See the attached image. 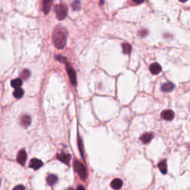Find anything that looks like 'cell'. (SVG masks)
Wrapping results in <instances>:
<instances>
[{
  "label": "cell",
  "instance_id": "6da1fadb",
  "mask_svg": "<svg viewBox=\"0 0 190 190\" xmlns=\"http://www.w3.org/2000/svg\"><path fill=\"white\" fill-rule=\"evenodd\" d=\"M68 38V32L63 27L58 26L53 32V42L54 46L58 49H62L65 46Z\"/></svg>",
  "mask_w": 190,
  "mask_h": 190
},
{
  "label": "cell",
  "instance_id": "7a4b0ae2",
  "mask_svg": "<svg viewBox=\"0 0 190 190\" xmlns=\"http://www.w3.org/2000/svg\"><path fill=\"white\" fill-rule=\"evenodd\" d=\"M54 11L57 15L58 19L60 20H62L65 17L67 16L68 14V7L66 5L64 4H60V5H57L54 8Z\"/></svg>",
  "mask_w": 190,
  "mask_h": 190
},
{
  "label": "cell",
  "instance_id": "3957f363",
  "mask_svg": "<svg viewBox=\"0 0 190 190\" xmlns=\"http://www.w3.org/2000/svg\"><path fill=\"white\" fill-rule=\"evenodd\" d=\"M74 167L76 172L78 174L80 178L82 181L85 180V178H86V170H85V168L83 164L80 162V161H76L74 163Z\"/></svg>",
  "mask_w": 190,
  "mask_h": 190
},
{
  "label": "cell",
  "instance_id": "277c9868",
  "mask_svg": "<svg viewBox=\"0 0 190 190\" xmlns=\"http://www.w3.org/2000/svg\"><path fill=\"white\" fill-rule=\"evenodd\" d=\"M66 71L68 73V75L69 77V79L71 82L72 83L73 85L75 86L77 85V77H76V73L74 70L73 69L72 67L69 65V64H66Z\"/></svg>",
  "mask_w": 190,
  "mask_h": 190
},
{
  "label": "cell",
  "instance_id": "5b68a950",
  "mask_svg": "<svg viewBox=\"0 0 190 190\" xmlns=\"http://www.w3.org/2000/svg\"><path fill=\"white\" fill-rule=\"evenodd\" d=\"M161 118L167 121L172 120L175 118V112L170 109L164 110L161 112Z\"/></svg>",
  "mask_w": 190,
  "mask_h": 190
},
{
  "label": "cell",
  "instance_id": "8992f818",
  "mask_svg": "<svg viewBox=\"0 0 190 190\" xmlns=\"http://www.w3.org/2000/svg\"><path fill=\"white\" fill-rule=\"evenodd\" d=\"M26 160H27L26 151H25L24 149L20 150V151H19V153L17 154V158H16L17 162H18L19 164H21L22 166H23L25 165V162H26Z\"/></svg>",
  "mask_w": 190,
  "mask_h": 190
},
{
  "label": "cell",
  "instance_id": "52a82bcc",
  "mask_svg": "<svg viewBox=\"0 0 190 190\" xmlns=\"http://www.w3.org/2000/svg\"><path fill=\"white\" fill-rule=\"evenodd\" d=\"M149 71L154 75H158L161 73V66L157 62H155V63H152L149 66Z\"/></svg>",
  "mask_w": 190,
  "mask_h": 190
},
{
  "label": "cell",
  "instance_id": "ba28073f",
  "mask_svg": "<svg viewBox=\"0 0 190 190\" xmlns=\"http://www.w3.org/2000/svg\"><path fill=\"white\" fill-rule=\"evenodd\" d=\"M42 162L39 159H37V158H34V159L31 160L30 161L29 166L31 168H34V169H38V168H40L42 166Z\"/></svg>",
  "mask_w": 190,
  "mask_h": 190
},
{
  "label": "cell",
  "instance_id": "9c48e42d",
  "mask_svg": "<svg viewBox=\"0 0 190 190\" xmlns=\"http://www.w3.org/2000/svg\"><path fill=\"white\" fill-rule=\"evenodd\" d=\"M111 188L115 190H119L122 188L123 186V181L120 178H116L114 179L111 183Z\"/></svg>",
  "mask_w": 190,
  "mask_h": 190
},
{
  "label": "cell",
  "instance_id": "30bf717a",
  "mask_svg": "<svg viewBox=\"0 0 190 190\" xmlns=\"http://www.w3.org/2000/svg\"><path fill=\"white\" fill-rule=\"evenodd\" d=\"M154 138L153 133H151V132L144 133L143 135L141 137V141H142L143 143H148L152 140V138Z\"/></svg>",
  "mask_w": 190,
  "mask_h": 190
},
{
  "label": "cell",
  "instance_id": "8fae6325",
  "mask_svg": "<svg viewBox=\"0 0 190 190\" xmlns=\"http://www.w3.org/2000/svg\"><path fill=\"white\" fill-rule=\"evenodd\" d=\"M52 6V0H43L42 2V9L45 14H48Z\"/></svg>",
  "mask_w": 190,
  "mask_h": 190
},
{
  "label": "cell",
  "instance_id": "7c38bea8",
  "mask_svg": "<svg viewBox=\"0 0 190 190\" xmlns=\"http://www.w3.org/2000/svg\"><path fill=\"white\" fill-rule=\"evenodd\" d=\"M71 155H68V154H65V153H60L58 154L57 155V158L62 162L65 163V164L68 165L69 163V161L71 160Z\"/></svg>",
  "mask_w": 190,
  "mask_h": 190
},
{
  "label": "cell",
  "instance_id": "4fadbf2b",
  "mask_svg": "<svg viewBox=\"0 0 190 190\" xmlns=\"http://www.w3.org/2000/svg\"><path fill=\"white\" fill-rule=\"evenodd\" d=\"M175 87V85H174L172 82H166V83H164L163 85H162L161 90H162V91H163V92H170V91H173Z\"/></svg>",
  "mask_w": 190,
  "mask_h": 190
},
{
  "label": "cell",
  "instance_id": "5bb4252c",
  "mask_svg": "<svg viewBox=\"0 0 190 190\" xmlns=\"http://www.w3.org/2000/svg\"><path fill=\"white\" fill-rule=\"evenodd\" d=\"M31 118H30L28 115H24V116H22V118H21L20 119V123L21 125H22L23 127H25V128H28V126L30 125V124H31Z\"/></svg>",
  "mask_w": 190,
  "mask_h": 190
},
{
  "label": "cell",
  "instance_id": "9a60e30c",
  "mask_svg": "<svg viewBox=\"0 0 190 190\" xmlns=\"http://www.w3.org/2000/svg\"><path fill=\"white\" fill-rule=\"evenodd\" d=\"M46 181H47V183H48V185L53 186L54 184H55L57 182L58 178L54 175H50L47 177Z\"/></svg>",
  "mask_w": 190,
  "mask_h": 190
},
{
  "label": "cell",
  "instance_id": "2e32d148",
  "mask_svg": "<svg viewBox=\"0 0 190 190\" xmlns=\"http://www.w3.org/2000/svg\"><path fill=\"white\" fill-rule=\"evenodd\" d=\"M158 168H159V169H160V171L161 172V173H163V175L166 174V172H167L166 161H161V162H160L159 164H158Z\"/></svg>",
  "mask_w": 190,
  "mask_h": 190
},
{
  "label": "cell",
  "instance_id": "e0dca14e",
  "mask_svg": "<svg viewBox=\"0 0 190 190\" xmlns=\"http://www.w3.org/2000/svg\"><path fill=\"white\" fill-rule=\"evenodd\" d=\"M22 85V81L21 79H14L11 81V86L14 88H20L21 85Z\"/></svg>",
  "mask_w": 190,
  "mask_h": 190
},
{
  "label": "cell",
  "instance_id": "ac0fdd59",
  "mask_svg": "<svg viewBox=\"0 0 190 190\" xmlns=\"http://www.w3.org/2000/svg\"><path fill=\"white\" fill-rule=\"evenodd\" d=\"M24 95V91L20 88H16L15 91H14V96L17 99H19V98H22V96Z\"/></svg>",
  "mask_w": 190,
  "mask_h": 190
},
{
  "label": "cell",
  "instance_id": "d6986e66",
  "mask_svg": "<svg viewBox=\"0 0 190 190\" xmlns=\"http://www.w3.org/2000/svg\"><path fill=\"white\" fill-rule=\"evenodd\" d=\"M123 52L125 54H129L131 51V46L128 43H123L122 45Z\"/></svg>",
  "mask_w": 190,
  "mask_h": 190
},
{
  "label": "cell",
  "instance_id": "ffe728a7",
  "mask_svg": "<svg viewBox=\"0 0 190 190\" xmlns=\"http://www.w3.org/2000/svg\"><path fill=\"white\" fill-rule=\"evenodd\" d=\"M80 0H74L72 3V8L74 11H79L80 9Z\"/></svg>",
  "mask_w": 190,
  "mask_h": 190
},
{
  "label": "cell",
  "instance_id": "44dd1931",
  "mask_svg": "<svg viewBox=\"0 0 190 190\" xmlns=\"http://www.w3.org/2000/svg\"><path fill=\"white\" fill-rule=\"evenodd\" d=\"M30 76V71L28 70H24L22 72V74H21V77H22V79L27 80Z\"/></svg>",
  "mask_w": 190,
  "mask_h": 190
},
{
  "label": "cell",
  "instance_id": "7402d4cb",
  "mask_svg": "<svg viewBox=\"0 0 190 190\" xmlns=\"http://www.w3.org/2000/svg\"><path fill=\"white\" fill-rule=\"evenodd\" d=\"M138 34H139L140 37H146V36L148 34V31H146V29H142V30H140V31L138 32Z\"/></svg>",
  "mask_w": 190,
  "mask_h": 190
},
{
  "label": "cell",
  "instance_id": "603a6c76",
  "mask_svg": "<svg viewBox=\"0 0 190 190\" xmlns=\"http://www.w3.org/2000/svg\"><path fill=\"white\" fill-rule=\"evenodd\" d=\"M57 60L58 61H60V62H66V59H65V57H62V56H58V57H57Z\"/></svg>",
  "mask_w": 190,
  "mask_h": 190
},
{
  "label": "cell",
  "instance_id": "cb8c5ba5",
  "mask_svg": "<svg viewBox=\"0 0 190 190\" xmlns=\"http://www.w3.org/2000/svg\"><path fill=\"white\" fill-rule=\"evenodd\" d=\"M82 141H81V139L80 138H79V147H80V153L81 155H82V158H83V150H82Z\"/></svg>",
  "mask_w": 190,
  "mask_h": 190
},
{
  "label": "cell",
  "instance_id": "d4e9b609",
  "mask_svg": "<svg viewBox=\"0 0 190 190\" xmlns=\"http://www.w3.org/2000/svg\"><path fill=\"white\" fill-rule=\"evenodd\" d=\"M13 190H25V189L23 186L19 185V186H16V187H14V189Z\"/></svg>",
  "mask_w": 190,
  "mask_h": 190
},
{
  "label": "cell",
  "instance_id": "484cf974",
  "mask_svg": "<svg viewBox=\"0 0 190 190\" xmlns=\"http://www.w3.org/2000/svg\"><path fill=\"white\" fill-rule=\"evenodd\" d=\"M132 1L136 4H141L143 3L145 0H132Z\"/></svg>",
  "mask_w": 190,
  "mask_h": 190
},
{
  "label": "cell",
  "instance_id": "4316f807",
  "mask_svg": "<svg viewBox=\"0 0 190 190\" xmlns=\"http://www.w3.org/2000/svg\"><path fill=\"white\" fill-rule=\"evenodd\" d=\"M77 190H85V189L82 186H79L77 187Z\"/></svg>",
  "mask_w": 190,
  "mask_h": 190
},
{
  "label": "cell",
  "instance_id": "83f0119b",
  "mask_svg": "<svg viewBox=\"0 0 190 190\" xmlns=\"http://www.w3.org/2000/svg\"><path fill=\"white\" fill-rule=\"evenodd\" d=\"M179 1H180V2H184H184H187V1H188V0H179Z\"/></svg>",
  "mask_w": 190,
  "mask_h": 190
},
{
  "label": "cell",
  "instance_id": "f1b7e54d",
  "mask_svg": "<svg viewBox=\"0 0 190 190\" xmlns=\"http://www.w3.org/2000/svg\"><path fill=\"white\" fill-rule=\"evenodd\" d=\"M67 190H73L72 189H67Z\"/></svg>",
  "mask_w": 190,
  "mask_h": 190
}]
</instances>
